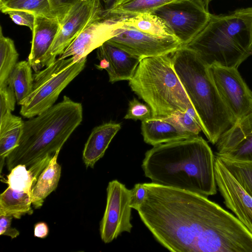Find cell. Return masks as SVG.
I'll return each instance as SVG.
<instances>
[{"label": "cell", "mask_w": 252, "mask_h": 252, "mask_svg": "<svg viewBox=\"0 0 252 252\" xmlns=\"http://www.w3.org/2000/svg\"><path fill=\"white\" fill-rule=\"evenodd\" d=\"M137 210L155 239L173 252H252V234L208 197L153 183Z\"/></svg>", "instance_id": "1"}, {"label": "cell", "mask_w": 252, "mask_h": 252, "mask_svg": "<svg viewBox=\"0 0 252 252\" xmlns=\"http://www.w3.org/2000/svg\"><path fill=\"white\" fill-rule=\"evenodd\" d=\"M215 156L198 135L153 146L142 168L152 183L208 197L217 192Z\"/></svg>", "instance_id": "2"}, {"label": "cell", "mask_w": 252, "mask_h": 252, "mask_svg": "<svg viewBox=\"0 0 252 252\" xmlns=\"http://www.w3.org/2000/svg\"><path fill=\"white\" fill-rule=\"evenodd\" d=\"M83 120V107L64 95L42 113L24 121L18 146L6 159L10 171L19 164L47 166Z\"/></svg>", "instance_id": "3"}, {"label": "cell", "mask_w": 252, "mask_h": 252, "mask_svg": "<svg viewBox=\"0 0 252 252\" xmlns=\"http://www.w3.org/2000/svg\"><path fill=\"white\" fill-rule=\"evenodd\" d=\"M174 70L209 141L217 143L236 120L222 100L208 66L193 50L182 46L171 54Z\"/></svg>", "instance_id": "4"}, {"label": "cell", "mask_w": 252, "mask_h": 252, "mask_svg": "<svg viewBox=\"0 0 252 252\" xmlns=\"http://www.w3.org/2000/svg\"><path fill=\"white\" fill-rule=\"evenodd\" d=\"M185 46L208 66L238 68L252 54V7L211 14L204 29Z\"/></svg>", "instance_id": "5"}, {"label": "cell", "mask_w": 252, "mask_h": 252, "mask_svg": "<svg viewBox=\"0 0 252 252\" xmlns=\"http://www.w3.org/2000/svg\"><path fill=\"white\" fill-rule=\"evenodd\" d=\"M131 90L150 107L152 117L178 111L198 119L173 66L170 55L143 58L129 80Z\"/></svg>", "instance_id": "6"}, {"label": "cell", "mask_w": 252, "mask_h": 252, "mask_svg": "<svg viewBox=\"0 0 252 252\" xmlns=\"http://www.w3.org/2000/svg\"><path fill=\"white\" fill-rule=\"evenodd\" d=\"M87 58L75 62L72 57L58 58L33 74L32 92L21 105L26 118L35 117L53 106L62 91L84 69Z\"/></svg>", "instance_id": "7"}, {"label": "cell", "mask_w": 252, "mask_h": 252, "mask_svg": "<svg viewBox=\"0 0 252 252\" xmlns=\"http://www.w3.org/2000/svg\"><path fill=\"white\" fill-rule=\"evenodd\" d=\"M152 13L162 19L183 46L189 44L205 27L211 13L200 0H180L154 10Z\"/></svg>", "instance_id": "8"}, {"label": "cell", "mask_w": 252, "mask_h": 252, "mask_svg": "<svg viewBox=\"0 0 252 252\" xmlns=\"http://www.w3.org/2000/svg\"><path fill=\"white\" fill-rule=\"evenodd\" d=\"M104 9L98 0H78L63 22L53 43L43 59L42 67L53 63L82 32L104 18Z\"/></svg>", "instance_id": "9"}, {"label": "cell", "mask_w": 252, "mask_h": 252, "mask_svg": "<svg viewBox=\"0 0 252 252\" xmlns=\"http://www.w3.org/2000/svg\"><path fill=\"white\" fill-rule=\"evenodd\" d=\"M106 191V207L99 231L102 241L108 244L123 232L130 233L132 225L130 222V189L117 180H114L109 182Z\"/></svg>", "instance_id": "10"}, {"label": "cell", "mask_w": 252, "mask_h": 252, "mask_svg": "<svg viewBox=\"0 0 252 252\" xmlns=\"http://www.w3.org/2000/svg\"><path fill=\"white\" fill-rule=\"evenodd\" d=\"M209 70L222 100L236 122L252 112V92L237 68L213 64Z\"/></svg>", "instance_id": "11"}, {"label": "cell", "mask_w": 252, "mask_h": 252, "mask_svg": "<svg viewBox=\"0 0 252 252\" xmlns=\"http://www.w3.org/2000/svg\"><path fill=\"white\" fill-rule=\"evenodd\" d=\"M108 41L141 59L170 55L183 46L178 38L157 37L124 25Z\"/></svg>", "instance_id": "12"}, {"label": "cell", "mask_w": 252, "mask_h": 252, "mask_svg": "<svg viewBox=\"0 0 252 252\" xmlns=\"http://www.w3.org/2000/svg\"><path fill=\"white\" fill-rule=\"evenodd\" d=\"M214 171L217 186L224 204L252 234V197L217 156L215 158Z\"/></svg>", "instance_id": "13"}, {"label": "cell", "mask_w": 252, "mask_h": 252, "mask_svg": "<svg viewBox=\"0 0 252 252\" xmlns=\"http://www.w3.org/2000/svg\"><path fill=\"white\" fill-rule=\"evenodd\" d=\"M123 26L118 18L113 16L94 22L75 38L59 58L70 57L77 62L87 58L93 50L114 37L116 30Z\"/></svg>", "instance_id": "14"}, {"label": "cell", "mask_w": 252, "mask_h": 252, "mask_svg": "<svg viewBox=\"0 0 252 252\" xmlns=\"http://www.w3.org/2000/svg\"><path fill=\"white\" fill-rule=\"evenodd\" d=\"M99 63L98 69H105L111 83L129 81L133 76L142 59L134 56L107 41L97 49Z\"/></svg>", "instance_id": "15"}, {"label": "cell", "mask_w": 252, "mask_h": 252, "mask_svg": "<svg viewBox=\"0 0 252 252\" xmlns=\"http://www.w3.org/2000/svg\"><path fill=\"white\" fill-rule=\"evenodd\" d=\"M60 27L61 24L56 18L35 15L31 51L28 61L35 72H38L42 68L43 59Z\"/></svg>", "instance_id": "16"}, {"label": "cell", "mask_w": 252, "mask_h": 252, "mask_svg": "<svg viewBox=\"0 0 252 252\" xmlns=\"http://www.w3.org/2000/svg\"><path fill=\"white\" fill-rule=\"evenodd\" d=\"M141 133L145 142L153 146L197 136L182 130L165 117L142 121Z\"/></svg>", "instance_id": "17"}, {"label": "cell", "mask_w": 252, "mask_h": 252, "mask_svg": "<svg viewBox=\"0 0 252 252\" xmlns=\"http://www.w3.org/2000/svg\"><path fill=\"white\" fill-rule=\"evenodd\" d=\"M121 127L119 123L108 122L93 129L83 151L82 158L86 167L94 168L96 162L103 157Z\"/></svg>", "instance_id": "18"}, {"label": "cell", "mask_w": 252, "mask_h": 252, "mask_svg": "<svg viewBox=\"0 0 252 252\" xmlns=\"http://www.w3.org/2000/svg\"><path fill=\"white\" fill-rule=\"evenodd\" d=\"M60 150L58 151L43 169L32 189V205L40 208L44 199L57 189L61 175V166L57 162Z\"/></svg>", "instance_id": "19"}, {"label": "cell", "mask_w": 252, "mask_h": 252, "mask_svg": "<svg viewBox=\"0 0 252 252\" xmlns=\"http://www.w3.org/2000/svg\"><path fill=\"white\" fill-rule=\"evenodd\" d=\"M115 16L124 25L146 33L162 38H177L166 22L152 13H139L130 16Z\"/></svg>", "instance_id": "20"}, {"label": "cell", "mask_w": 252, "mask_h": 252, "mask_svg": "<svg viewBox=\"0 0 252 252\" xmlns=\"http://www.w3.org/2000/svg\"><path fill=\"white\" fill-rule=\"evenodd\" d=\"M0 173L5 160L16 148L22 136L24 125L20 117L11 115L0 122Z\"/></svg>", "instance_id": "21"}, {"label": "cell", "mask_w": 252, "mask_h": 252, "mask_svg": "<svg viewBox=\"0 0 252 252\" xmlns=\"http://www.w3.org/2000/svg\"><path fill=\"white\" fill-rule=\"evenodd\" d=\"M32 205L31 194L14 190L9 187L0 195V215L19 219L23 216L33 213Z\"/></svg>", "instance_id": "22"}, {"label": "cell", "mask_w": 252, "mask_h": 252, "mask_svg": "<svg viewBox=\"0 0 252 252\" xmlns=\"http://www.w3.org/2000/svg\"><path fill=\"white\" fill-rule=\"evenodd\" d=\"M28 61L18 62L7 81L13 90L18 104L21 105L32 92L34 78Z\"/></svg>", "instance_id": "23"}, {"label": "cell", "mask_w": 252, "mask_h": 252, "mask_svg": "<svg viewBox=\"0 0 252 252\" xmlns=\"http://www.w3.org/2000/svg\"><path fill=\"white\" fill-rule=\"evenodd\" d=\"M178 0H126L115 3L111 9L104 11L103 16H130L139 13H152L161 6Z\"/></svg>", "instance_id": "24"}, {"label": "cell", "mask_w": 252, "mask_h": 252, "mask_svg": "<svg viewBox=\"0 0 252 252\" xmlns=\"http://www.w3.org/2000/svg\"><path fill=\"white\" fill-rule=\"evenodd\" d=\"M19 54L14 41L4 36L0 27V88L7 85V81L17 63Z\"/></svg>", "instance_id": "25"}, {"label": "cell", "mask_w": 252, "mask_h": 252, "mask_svg": "<svg viewBox=\"0 0 252 252\" xmlns=\"http://www.w3.org/2000/svg\"><path fill=\"white\" fill-rule=\"evenodd\" d=\"M0 10L2 13L10 10H23L56 18L51 12L48 0H1Z\"/></svg>", "instance_id": "26"}, {"label": "cell", "mask_w": 252, "mask_h": 252, "mask_svg": "<svg viewBox=\"0 0 252 252\" xmlns=\"http://www.w3.org/2000/svg\"><path fill=\"white\" fill-rule=\"evenodd\" d=\"M252 132V112L237 121L219 139L216 143L217 153L227 152L241 137Z\"/></svg>", "instance_id": "27"}, {"label": "cell", "mask_w": 252, "mask_h": 252, "mask_svg": "<svg viewBox=\"0 0 252 252\" xmlns=\"http://www.w3.org/2000/svg\"><path fill=\"white\" fill-rule=\"evenodd\" d=\"M7 176L5 182L14 190L31 194L32 189L38 178L24 164H19L13 168Z\"/></svg>", "instance_id": "28"}, {"label": "cell", "mask_w": 252, "mask_h": 252, "mask_svg": "<svg viewBox=\"0 0 252 252\" xmlns=\"http://www.w3.org/2000/svg\"><path fill=\"white\" fill-rule=\"evenodd\" d=\"M219 157L241 187L252 197V162L238 161Z\"/></svg>", "instance_id": "29"}, {"label": "cell", "mask_w": 252, "mask_h": 252, "mask_svg": "<svg viewBox=\"0 0 252 252\" xmlns=\"http://www.w3.org/2000/svg\"><path fill=\"white\" fill-rule=\"evenodd\" d=\"M216 155L235 161L252 162V132L241 137L228 151L216 153Z\"/></svg>", "instance_id": "30"}, {"label": "cell", "mask_w": 252, "mask_h": 252, "mask_svg": "<svg viewBox=\"0 0 252 252\" xmlns=\"http://www.w3.org/2000/svg\"><path fill=\"white\" fill-rule=\"evenodd\" d=\"M182 130L198 135L202 129L195 119L188 112L178 111L165 117Z\"/></svg>", "instance_id": "31"}, {"label": "cell", "mask_w": 252, "mask_h": 252, "mask_svg": "<svg viewBox=\"0 0 252 252\" xmlns=\"http://www.w3.org/2000/svg\"><path fill=\"white\" fill-rule=\"evenodd\" d=\"M0 122L9 118L14 110L16 102L15 94L12 88L7 85L0 88Z\"/></svg>", "instance_id": "32"}, {"label": "cell", "mask_w": 252, "mask_h": 252, "mask_svg": "<svg viewBox=\"0 0 252 252\" xmlns=\"http://www.w3.org/2000/svg\"><path fill=\"white\" fill-rule=\"evenodd\" d=\"M152 117V110L150 107L133 98L128 103V108L125 119H132L141 121Z\"/></svg>", "instance_id": "33"}, {"label": "cell", "mask_w": 252, "mask_h": 252, "mask_svg": "<svg viewBox=\"0 0 252 252\" xmlns=\"http://www.w3.org/2000/svg\"><path fill=\"white\" fill-rule=\"evenodd\" d=\"M78 0H48L53 15L60 24Z\"/></svg>", "instance_id": "34"}, {"label": "cell", "mask_w": 252, "mask_h": 252, "mask_svg": "<svg viewBox=\"0 0 252 252\" xmlns=\"http://www.w3.org/2000/svg\"><path fill=\"white\" fill-rule=\"evenodd\" d=\"M9 15L11 19L17 25L25 26L32 32L33 30L35 14L23 10H10L4 13Z\"/></svg>", "instance_id": "35"}, {"label": "cell", "mask_w": 252, "mask_h": 252, "mask_svg": "<svg viewBox=\"0 0 252 252\" xmlns=\"http://www.w3.org/2000/svg\"><path fill=\"white\" fill-rule=\"evenodd\" d=\"M146 193L147 189L144 184H135L130 189V207L137 211L143 203Z\"/></svg>", "instance_id": "36"}, {"label": "cell", "mask_w": 252, "mask_h": 252, "mask_svg": "<svg viewBox=\"0 0 252 252\" xmlns=\"http://www.w3.org/2000/svg\"><path fill=\"white\" fill-rule=\"evenodd\" d=\"M12 216L0 215V235L16 238L20 235V232L11 226Z\"/></svg>", "instance_id": "37"}, {"label": "cell", "mask_w": 252, "mask_h": 252, "mask_svg": "<svg viewBox=\"0 0 252 252\" xmlns=\"http://www.w3.org/2000/svg\"><path fill=\"white\" fill-rule=\"evenodd\" d=\"M49 233L47 224L44 222L36 223L34 227V236L40 238H46Z\"/></svg>", "instance_id": "38"}, {"label": "cell", "mask_w": 252, "mask_h": 252, "mask_svg": "<svg viewBox=\"0 0 252 252\" xmlns=\"http://www.w3.org/2000/svg\"><path fill=\"white\" fill-rule=\"evenodd\" d=\"M102 5L104 11L111 9L115 4L117 0H98Z\"/></svg>", "instance_id": "39"}, {"label": "cell", "mask_w": 252, "mask_h": 252, "mask_svg": "<svg viewBox=\"0 0 252 252\" xmlns=\"http://www.w3.org/2000/svg\"><path fill=\"white\" fill-rule=\"evenodd\" d=\"M125 0H117L115 3H118V2H122V1H125ZM114 5H115V4H114Z\"/></svg>", "instance_id": "40"}, {"label": "cell", "mask_w": 252, "mask_h": 252, "mask_svg": "<svg viewBox=\"0 0 252 252\" xmlns=\"http://www.w3.org/2000/svg\"></svg>", "instance_id": "41"}, {"label": "cell", "mask_w": 252, "mask_h": 252, "mask_svg": "<svg viewBox=\"0 0 252 252\" xmlns=\"http://www.w3.org/2000/svg\"></svg>", "instance_id": "42"}]
</instances>
